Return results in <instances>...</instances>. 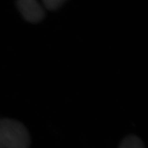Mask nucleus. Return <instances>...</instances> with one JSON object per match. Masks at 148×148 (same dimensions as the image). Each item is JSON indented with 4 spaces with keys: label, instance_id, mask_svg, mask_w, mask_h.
<instances>
[{
    "label": "nucleus",
    "instance_id": "1",
    "mask_svg": "<svg viewBox=\"0 0 148 148\" xmlns=\"http://www.w3.org/2000/svg\"><path fill=\"white\" fill-rule=\"evenodd\" d=\"M30 136L21 122L11 119H0V148H29Z\"/></svg>",
    "mask_w": 148,
    "mask_h": 148
},
{
    "label": "nucleus",
    "instance_id": "2",
    "mask_svg": "<svg viewBox=\"0 0 148 148\" xmlns=\"http://www.w3.org/2000/svg\"><path fill=\"white\" fill-rule=\"evenodd\" d=\"M16 6L24 19L29 23H38L45 17V8L38 0H17Z\"/></svg>",
    "mask_w": 148,
    "mask_h": 148
},
{
    "label": "nucleus",
    "instance_id": "3",
    "mask_svg": "<svg viewBox=\"0 0 148 148\" xmlns=\"http://www.w3.org/2000/svg\"><path fill=\"white\" fill-rule=\"evenodd\" d=\"M119 148H145L143 142L138 136L130 135L120 143Z\"/></svg>",
    "mask_w": 148,
    "mask_h": 148
},
{
    "label": "nucleus",
    "instance_id": "4",
    "mask_svg": "<svg viewBox=\"0 0 148 148\" xmlns=\"http://www.w3.org/2000/svg\"><path fill=\"white\" fill-rule=\"evenodd\" d=\"M66 0H41L44 8L49 10H56L58 9Z\"/></svg>",
    "mask_w": 148,
    "mask_h": 148
}]
</instances>
